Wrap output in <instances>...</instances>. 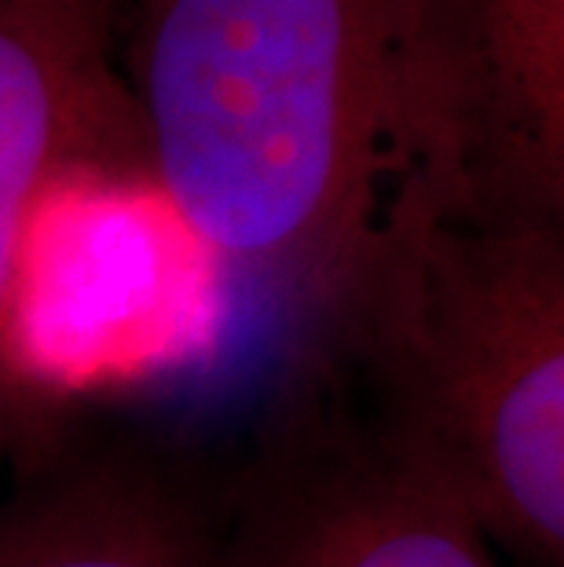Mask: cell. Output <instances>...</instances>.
Masks as SVG:
<instances>
[{"label":"cell","mask_w":564,"mask_h":567,"mask_svg":"<svg viewBox=\"0 0 564 567\" xmlns=\"http://www.w3.org/2000/svg\"><path fill=\"white\" fill-rule=\"evenodd\" d=\"M407 19L411 0H132L154 187L297 337L403 179Z\"/></svg>","instance_id":"cell-1"},{"label":"cell","mask_w":564,"mask_h":567,"mask_svg":"<svg viewBox=\"0 0 564 567\" xmlns=\"http://www.w3.org/2000/svg\"><path fill=\"white\" fill-rule=\"evenodd\" d=\"M297 348L491 546L564 567V224L400 184Z\"/></svg>","instance_id":"cell-2"},{"label":"cell","mask_w":564,"mask_h":567,"mask_svg":"<svg viewBox=\"0 0 564 567\" xmlns=\"http://www.w3.org/2000/svg\"><path fill=\"white\" fill-rule=\"evenodd\" d=\"M400 132L440 209L564 224V0H411Z\"/></svg>","instance_id":"cell-3"},{"label":"cell","mask_w":564,"mask_h":567,"mask_svg":"<svg viewBox=\"0 0 564 567\" xmlns=\"http://www.w3.org/2000/svg\"><path fill=\"white\" fill-rule=\"evenodd\" d=\"M221 567H495L491 542L311 367L224 468Z\"/></svg>","instance_id":"cell-4"},{"label":"cell","mask_w":564,"mask_h":567,"mask_svg":"<svg viewBox=\"0 0 564 567\" xmlns=\"http://www.w3.org/2000/svg\"><path fill=\"white\" fill-rule=\"evenodd\" d=\"M224 468L140 421L44 410L0 476V567H221Z\"/></svg>","instance_id":"cell-5"},{"label":"cell","mask_w":564,"mask_h":567,"mask_svg":"<svg viewBox=\"0 0 564 567\" xmlns=\"http://www.w3.org/2000/svg\"><path fill=\"white\" fill-rule=\"evenodd\" d=\"M111 19L0 0V363L33 209L74 173L151 176L136 103L106 55Z\"/></svg>","instance_id":"cell-6"},{"label":"cell","mask_w":564,"mask_h":567,"mask_svg":"<svg viewBox=\"0 0 564 567\" xmlns=\"http://www.w3.org/2000/svg\"><path fill=\"white\" fill-rule=\"evenodd\" d=\"M52 403H55L52 395L33 389L16 370H8L0 363V476L8 473L11 457L19 454V446L27 443L30 429L38 425L41 414Z\"/></svg>","instance_id":"cell-7"},{"label":"cell","mask_w":564,"mask_h":567,"mask_svg":"<svg viewBox=\"0 0 564 567\" xmlns=\"http://www.w3.org/2000/svg\"><path fill=\"white\" fill-rule=\"evenodd\" d=\"M27 4H44V8L81 11V16H95V19H111V8L117 0H27Z\"/></svg>","instance_id":"cell-8"}]
</instances>
